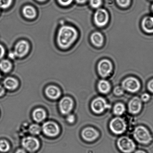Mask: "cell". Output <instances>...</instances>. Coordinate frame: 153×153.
<instances>
[{
    "instance_id": "37",
    "label": "cell",
    "mask_w": 153,
    "mask_h": 153,
    "mask_svg": "<svg viewBox=\"0 0 153 153\" xmlns=\"http://www.w3.org/2000/svg\"><path fill=\"white\" fill-rule=\"evenodd\" d=\"M15 153H26V152L25 150L20 149L17 150Z\"/></svg>"
},
{
    "instance_id": "43",
    "label": "cell",
    "mask_w": 153,
    "mask_h": 153,
    "mask_svg": "<svg viewBox=\"0 0 153 153\" xmlns=\"http://www.w3.org/2000/svg\"><path fill=\"white\" fill-rule=\"evenodd\" d=\"M0 78H1V75H0Z\"/></svg>"
},
{
    "instance_id": "41",
    "label": "cell",
    "mask_w": 153,
    "mask_h": 153,
    "mask_svg": "<svg viewBox=\"0 0 153 153\" xmlns=\"http://www.w3.org/2000/svg\"><path fill=\"white\" fill-rule=\"evenodd\" d=\"M151 11H152V13L153 14V3L151 6Z\"/></svg>"
},
{
    "instance_id": "11",
    "label": "cell",
    "mask_w": 153,
    "mask_h": 153,
    "mask_svg": "<svg viewBox=\"0 0 153 153\" xmlns=\"http://www.w3.org/2000/svg\"><path fill=\"white\" fill-rule=\"evenodd\" d=\"M29 49V44L27 42L22 40L16 44L13 53L16 57H22L27 54Z\"/></svg>"
},
{
    "instance_id": "13",
    "label": "cell",
    "mask_w": 153,
    "mask_h": 153,
    "mask_svg": "<svg viewBox=\"0 0 153 153\" xmlns=\"http://www.w3.org/2000/svg\"><path fill=\"white\" fill-rule=\"evenodd\" d=\"M99 136V132L91 127H86L82 132L83 139L88 142H93L96 140Z\"/></svg>"
},
{
    "instance_id": "42",
    "label": "cell",
    "mask_w": 153,
    "mask_h": 153,
    "mask_svg": "<svg viewBox=\"0 0 153 153\" xmlns=\"http://www.w3.org/2000/svg\"><path fill=\"white\" fill-rule=\"evenodd\" d=\"M150 1H153V0H150Z\"/></svg>"
},
{
    "instance_id": "40",
    "label": "cell",
    "mask_w": 153,
    "mask_h": 153,
    "mask_svg": "<svg viewBox=\"0 0 153 153\" xmlns=\"http://www.w3.org/2000/svg\"><path fill=\"white\" fill-rule=\"evenodd\" d=\"M36 1L39 2H44V1H47V0H36Z\"/></svg>"
},
{
    "instance_id": "24",
    "label": "cell",
    "mask_w": 153,
    "mask_h": 153,
    "mask_svg": "<svg viewBox=\"0 0 153 153\" xmlns=\"http://www.w3.org/2000/svg\"><path fill=\"white\" fill-rule=\"evenodd\" d=\"M29 131L31 134L34 135L39 134L41 131V127L38 124H33L30 126Z\"/></svg>"
},
{
    "instance_id": "3",
    "label": "cell",
    "mask_w": 153,
    "mask_h": 153,
    "mask_svg": "<svg viewBox=\"0 0 153 153\" xmlns=\"http://www.w3.org/2000/svg\"><path fill=\"white\" fill-rule=\"evenodd\" d=\"M117 146L120 151L124 153H131L136 149V145L132 139L127 137H122L118 139Z\"/></svg>"
},
{
    "instance_id": "7",
    "label": "cell",
    "mask_w": 153,
    "mask_h": 153,
    "mask_svg": "<svg viewBox=\"0 0 153 153\" xmlns=\"http://www.w3.org/2000/svg\"><path fill=\"white\" fill-rule=\"evenodd\" d=\"M113 65L110 60L107 59H102L100 61L97 65L98 73L100 76L105 78L110 75L112 72Z\"/></svg>"
},
{
    "instance_id": "27",
    "label": "cell",
    "mask_w": 153,
    "mask_h": 153,
    "mask_svg": "<svg viewBox=\"0 0 153 153\" xmlns=\"http://www.w3.org/2000/svg\"><path fill=\"white\" fill-rule=\"evenodd\" d=\"M91 7L95 9L100 8L102 4V0H89Z\"/></svg>"
},
{
    "instance_id": "17",
    "label": "cell",
    "mask_w": 153,
    "mask_h": 153,
    "mask_svg": "<svg viewBox=\"0 0 153 153\" xmlns=\"http://www.w3.org/2000/svg\"><path fill=\"white\" fill-rule=\"evenodd\" d=\"M91 41L95 47H100L103 45L104 38L101 33L96 32L93 33L91 36Z\"/></svg>"
},
{
    "instance_id": "16",
    "label": "cell",
    "mask_w": 153,
    "mask_h": 153,
    "mask_svg": "<svg viewBox=\"0 0 153 153\" xmlns=\"http://www.w3.org/2000/svg\"><path fill=\"white\" fill-rule=\"evenodd\" d=\"M45 94L50 99L56 100L60 97L61 92L58 88L54 85H50L46 88Z\"/></svg>"
},
{
    "instance_id": "12",
    "label": "cell",
    "mask_w": 153,
    "mask_h": 153,
    "mask_svg": "<svg viewBox=\"0 0 153 153\" xmlns=\"http://www.w3.org/2000/svg\"><path fill=\"white\" fill-rule=\"evenodd\" d=\"M73 106V101L71 98L68 97L62 98L59 103L60 112L63 115L69 114L72 110Z\"/></svg>"
},
{
    "instance_id": "39",
    "label": "cell",
    "mask_w": 153,
    "mask_h": 153,
    "mask_svg": "<svg viewBox=\"0 0 153 153\" xmlns=\"http://www.w3.org/2000/svg\"><path fill=\"white\" fill-rule=\"evenodd\" d=\"M134 153H146L145 152V151H142V150H138V151H137Z\"/></svg>"
},
{
    "instance_id": "8",
    "label": "cell",
    "mask_w": 153,
    "mask_h": 153,
    "mask_svg": "<svg viewBox=\"0 0 153 153\" xmlns=\"http://www.w3.org/2000/svg\"><path fill=\"white\" fill-rule=\"evenodd\" d=\"M110 108V105L108 104L106 100L102 97L96 98L92 101L91 103L92 111L97 114L102 113L106 109Z\"/></svg>"
},
{
    "instance_id": "19",
    "label": "cell",
    "mask_w": 153,
    "mask_h": 153,
    "mask_svg": "<svg viewBox=\"0 0 153 153\" xmlns=\"http://www.w3.org/2000/svg\"><path fill=\"white\" fill-rule=\"evenodd\" d=\"M98 88L100 93L106 94L109 93L110 91L111 85L109 82L102 79L98 83Z\"/></svg>"
},
{
    "instance_id": "29",
    "label": "cell",
    "mask_w": 153,
    "mask_h": 153,
    "mask_svg": "<svg viewBox=\"0 0 153 153\" xmlns=\"http://www.w3.org/2000/svg\"><path fill=\"white\" fill-rule=\"evenodd\" d=\"M114 94L117 96H121L124 93V89L122 87L118 86L116 87L114 89Z\"/></svg>"
},
{
    "instance_id": "34",
    "label": "cell",
    "mask_w": 153,
    "mask_h": 153,
    "mask_svg": "<svg viewBox=\"0 0 153 153\" xmlns=\"http://www.w3.org/2000/svg\"><path fill=\"white\" fill-rule=\"evenodd\" d=\"M5 50L3 46L0 44V59L2 58L5 54Z\"/></svg>"
},
{
    "instance_id": "28",
    "label": "cell",
    "mask_w": 153,
    "mask_h": 153,
    "mask_svg": "<svg viewBox=\"0 0 153 153\" xmlns=\"http://www.w3.org/2000/svg\"><path fill=\"white\" fill-rule=\"evenodd\" d=\"M117 4L122 8H126L130 5L131 0H116Z\"/></svg>"
},
{
    "instance_id": "9",
    "label": "cell",
    "mask_w": 153,
    "mask_h": 153,
    "mask_svg": "<svg viewBox=\"0 0 153 153\" xmlns=\"http://www.w3.org/2000/svg\"><path fill=\"white\" fill-rule=\"evenodd\" d=\"M22 145L27 151L34 152L39 148V143L36 138L29 136L24 138L22 141Z\"/></svg>"
},
{
    "instance_id": "30",
    "label": "cell",
    "mask_w": 153,
    "mask_h": 153,
    "mask_svg": "<svg viewBox=\"0 0 153 153\" xmlns=\"http://www.w3.org/2000/svg\"><path fill=\"white\" fill-rule=\"evenodd\" d=\"M60 5L63 6H68L72 3L74 0H57Z\"/></svg>"
},
{
    "instance_id": "5",
    "label": "cell",
    "mask_w": 153,
    "mask_h": 153,
    "mask_svg": "<svg viewBox=\"0 0 153 153\" xmlns=\"http://www.w3.org/2000/svg\"><path fill=\"white\" fill-rule=\"evenodd\" d=\"M111 131L116 134H121L124 133L127 128L126 122L120 117L113 119L109 124Z\"/></svg>"
},
{
    "instance_id": "31",
    "label": "cell",
    "mask_w": 153,
    "mask_h": 153,
    "mask_svg": "<svg viewBox=\"0 0 153 153\" xmlns=\"http://www.w3.org/2000/svg\"><path fill=\"white\" fill-rule=\"evenodd\" d=\"M150 99V95L146 93L143 94L141 97V100L145 102H148L149 100Z\"/></svg>"
},
{
    "instance_id": "6",
    "label": "cell",
    "mask_w": 153,
    "mask_h": 153,
    "mask_svg": "<svg viewBox=\"0 0 153 153\" xmlns=\"http://www.w3.org/2000/svg\"><path fill=\"white\" fill-rule=\"evenodd\" d=\"M122 85L123 89L131 93L137 92L141 87L140 83L139 80L133 77L126 78L123 81Z\"/></svg>"
},
{
    "instance_id": "35",
    "label": "cell",
    "mask_w": 153,
    "mask_h": 153,
    "mask_svg": "<svg viewBox=\"0 0 153 153\" xmlns=\"http://www.w3.org/2000/svg\"><path fill=\"white\" fill-rule=\"evenodd\" d=\"M76 2L78 4H84L87 2L88 0H75Z\"/></svg>"
},
{
    "instance_id": "2",
    "label": "cell",
    "mask_w": 153,
    "mask_h": 153,
    "mask_svg": "<svg viewBox=\"0 0 153 153\" xmlns=\"http://www.w3.org/2000/svg\"><path fill=\"white\" fill-rule=\"evenodd\" d=\"M133 136L137 142L143 145H147L150 143L152 140L149 131L146 127L143 126H139L135 129Z\"/></svg>"
},
{
    "instance_id": "25",
    "label": "cell",
    "mask_w": 153,
    "mask_h": 153,
    "mask_svg": "<svg viewBox=\"0 0 153 153\" xmlns=\"http://www.w3.org/2000/svg\"><path fill=\"white\" fill-rule=\"evenodd\" d=\"M10 146L9 144L5 140H0V151L6 152L9 150Z\"/></svg>"
},
{
    "instance_id": "26",
    "label": "cell",
    "mask_w": 153,
    "mask_h": 153,
    "mask_svg": "<svg viewBox=\"0 0 153 153\" xmlns=\"http://www.w3.org/2000/svg\"><path fill=\"white\" fill-rule=\"evenodd\" d=\"M13 0H0V8L5 9L11 6Z\"/></svg>"
},
{
    "instance_id": "15",
    "label": "cell",
    "mask_w": 153,
    "mask_h": 153,
    "mask_svg": "<svg viewBox=\"0 0 153 153\" xmlns=\"http://www.w3.org/2000/svg\"><path fill=\"white\" fill-rule=\"evenodd\" d=\"M142 29L148 34H153V16H146L141 23Z\"/></svg>"
},
{
    "instance_id": "10",
    "label": "cell",
    "mask_w": 153,
    "mask_h": 153,
    "mask_svg": "<svg viewBox=\"0 0 153 153\" xmlns=\"http://www.w3.org/2000/svg\"><path fill=\"white\" fill-rule=\"evenodd\" d=\"M42 130L44 133L49 137L57 136L60 132L59 126L53 122H47L43 125Z\"/></svg>"
},
{
    "instance_id": "21",
    "label": "cell",
    "mask_w": 153,
    "mask_h": 153,
    "mask_svg": "<svg viewBox=\"0 0 153 153\" xmlns=\"http://www.w3.org/2000/svg\"><path fill=\"white\" fill-rule=\"evenodd\" d=\"M23 13L25 17L29 19L35 18L36 16V12L35 9L30 5L26 6L24 7Z\"/></svg>"
},
{
    "instance_id": "4",
    "label": "cell",
    "mask_w": 153,
    "mask_h": 153,
    "mask_svg": "<svg viewBox=\"0 0 153 153\" xmlns=\"http://www.w3.org/2000/svg\"><path fill=\"white\" fill-rule=\"evenodd\" d=\"M109 19L108 12L105 9H97L94 15V21L96 26L99 27L106 26L109 22Z\"/></svg>"
},
{
    "instance_id": "20",
    "label": "cell",
    "mask_w": 153,
    "mask_h": 153,
    "mask_svg": "<svg viewBox=\"0 0 153 153\" xmlns=\"http://www.w3.org/2000/svg\"><path fill=\"white\" fill-rule=\"evenodd\" d=\"M4 84L6 88L13 90L17 88L19 83L15 79L12 77H8L4 80Z\"/></svg>"
},
{
    "instance_id": "18",
    "label": "cell",
    "mask_w": 153,
    "mask_h": 153,
    "mask_svg": "<svg viewBox=\"0 0 153 153\" xmlns=\"http://www.w3.org/2000/svg\"><path fill=\"white\" fill-rule=\"evenodd\" d=\"M46 114L45 111L41 108H37L33 113V117L34 120L38 123L41 122L45 118Z\"/></svg>"
},
{
    "instance_id": "22",
    "label": "cell",
    "mask_w": 153,
    "mask_h": 153,
    "mask_svg": "<svg viewBox=\"0 0 153 153\" xmlns=\"http://www.w3.org/2000/svg\"><path fill=\"white\" fill-rule=\"evenodd\" d=\"M12 65L11 62L7 60H3L0 62V69L4 73H8L11 70Z\"/></svg>"
},
{
    "instance_id": "14",
    "label": "cell",
    "mask_w": 153,
    "mask_h": 153,
    "mask_svg": "<svg viewBox=\"0 0 153 153\" xmlns=\"http://www.w3.org/2000/svg\"><path fill=\"white\" fill-rule=\"evenodd\" d=\"M142 100L136 97L131 100L129 102L128 107L129 112L133 114H136L140 112L142 109Z\"/></svg>"
},
{
    "instance_id": "36",
    "label": "cell",
    "mask_w": 153,
    "mask_h": 153,
    "mask_svg": "<svg viewBox=\"0 0 153 153\" xmlns=\"http://www.w3.org/2000/svg\"><path fill=\"white\" fill-rule=\"evenodd\" d=\"M5 93V90L4 88L0 85V96H2Z\"/></svg>"
},
{
    "instance_id": "1",
    "label": "cell",
    "mask_w": 153,
    "mask_h": 153,
    "mask_svg": "<svg viewBox=\"0 0 153 153\" xmlns=\"http://www.w3.org/2000/svg\"><path fill=\"white\" fill-rule=\"evenodd\" d=\"M78 37V32L73 27L63 26L58 33V44L61 48H67L74 44Z\"/></svg>"
},
{
    "instance_id": "23",
    "label": "cell",
    "mask_w": 153,
    "mask_h": 153,
    "mask_svg": "<svg viewBox=\"0 0 153 153\" xmlns=\"http://www.w3.org/2000/svg\"><path fill=\"white\" fill-rule=\"evenodd\" d=\"M126 110L124 105L122 103H117L114 106L113 112L116 115H122Z\"/></svg>"
},
{
    "instance_id": "32",
    "label": "cell",
    "mask_w": 153,
    "mask_h": 153,
    "mask_svg": "<svg viewBox=\"0 0 153 153\" xmlns=\"http://www.w3.org/2000/svg\"><path fill=\"white\" fill-rule=\"evenodd\" d=\"M147 87L149 91L153 93V79L149 82Z\"/></svg>"
},
{
    "instance_id": "33",
    "label": "cell",
    "mask_w": 153,
    "mask_h": 153,
    "mask_svg": "<svg viewBox=\"0 0 153 153\" xmlns=\"http://www.w3.org/2000/svg\"><path fill=\"white\" fill-rule=\"evenodd\" d=\"M67 120L68 123L72 124L75 121V117L73 115H69L67 118Z\"/></svg>"
},
{
    "instance_id": "38",
    "label": "cell",
    "mask_w": 153,
    "mask_h": 153,
    "mask_svg": "<svg viewBox=\"0 0 153 153\" xmlns=\"http://www.w3.org/2000/svg\"><path fill=\"white\" fill-rule=\"evenodd\" d=\"M9 56L12 59H14L16 57L13 52L10 53Z\"/></svg>"
}]
</instances>
